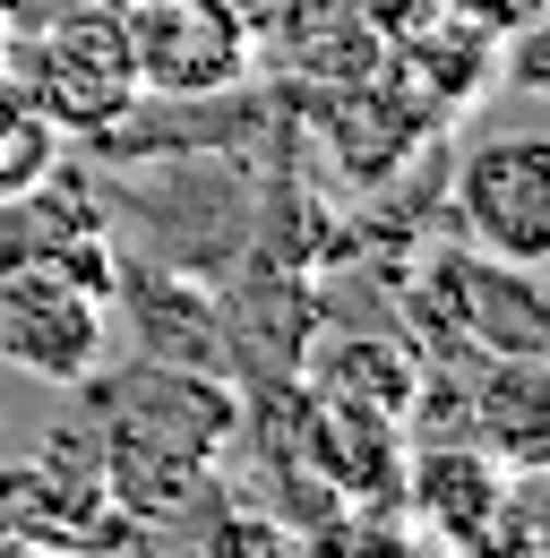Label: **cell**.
<instances>
[{"label": "cell", "mask_w": 550, "mask_h": 558, "mask_svg": "<svg viewBox=\"0 0 550 558\" xmlns=\"http://www.w3.org/2000/svg\"><path fill=\"white\" fill-rule=\"evenodd\" d=\"M0 70L44 104V121L61 138H112L138 112V52H130V9L121 0H77L61 17L9 35Z\"/></svg>", "instance_id": "obj_1"}, {"label": "cell", "mask_w": 550, "mask_h": 558, "mask_svg": "<svg viewBox=\"0 0 550 558\" xmlns=\"http://www.w3.org/2000/svg\"><path fill=\"white\" fill-rule=\"evenodd\" d=\"M112 292L121 267H77V258L0 267V361L44 387H86L112 352Z\"/></svg>", "instance_id": "obj_2"}, {"label": "cell", "mask_w": 550, "mask_h": 558, "mask_svg": "<svg viewBox=\"0 0 550 558\" xmlns=\"http://www.w3.org/2000/svg\"><path fill=\"white\" fill-rule=\"evenodd\" d=\"M456 232L474 258L550 267V130H490L456 163Z\"/></svg>", "instance_id": "obj_3"}, {"label": "cell", "mask_w": 550, "mask_h": 558, "mask_svg": "<svg viewBox=\"0 0 550 558\" xmlns=\"http://www.w3.org/2000/svg\"><path fill=\"white\" fill-rule=\"evenodd\" d=\"M121 9H130L138 95L206 104V95H232L259 70V35L232 0H121Z\"/></svg>", "instance_id": "obj_4"}, {"label": "cell", "mask_w": 550, "mask_h": 558, "mask_svg": "<svg viewBox=\"0 0 550 558\" xmlns=\"http://www.w3.org/2000/svg\"><path fill=\"white\" fill-rule=\"evenodd\" d=\"M396 498H405V524L421 533V542L490 550V533H499V498H507V464L481 456L474 438H439V447L405 456Z\"/></svg>", "instance_id": "obj_5"}, {"label": "cell", "mask_w": 550, "mask_h": 558, "mask_svg": "<svg viewBox=\"0 0 550 558\" xmlns=\"http://www.w3.org/2000/svg\"><path fill=\"white\" fill-rule=\"evenodd\" d=\"M241 404L224 387H206L199 369H138L104 396V429L112 438H146V447H172V456H224Z\"/></svg>", "instance_id": "obj_6"}, {"label": "cell", "mask_w": 550, "mask_h": 558, "mask_svg": "<svg viewBox=\"0 0 550 558\" xmlns=\"http://www.w3.org/2000/svg\"><path fill=\"white\" fill-rule=\"evenodd\" d=\"M465 438L507 473L550 464V361L542 352H481L465 378Z\"/></svg>", "instance_id": "obj_7"}, {"label": "cell", "mask_w": 550, "mask_h": 558, "mask_svg": "<svg viewBox=\"0 0 550 558\" xmlns=\"http://www.w3.org/2000/svg\"><path fill=\"white\" fill-rule=\"evenodd\" d=\"M387 77L405 86L430 121H465L481 95L499 86V35H481L474 17L439 9L430 26H412L405 44H387Z\"/></svg>", "instance_id": "obj_8"}, {"label": "cell", "mask_w": 550, "mask_h": 558, "mask_svg": "<svg viewBox=\"0 0 550 558\" xmlns=\"http://www.w3.org/2000/svg\"><path fill=\"white\" fill-rule=\"evenodd\" d=\"M95 533H130V515L112 498L61 489L35 456L0 464V550H17V542H95Z\"/></svg>", "instance_id": "obj_9"}, {"label": "cell", "mask_w": 550, "mask_h": 558, "mask_svg": "<svg viewBox=\"0 0 550 558\" xmlns=\"http://www.w3.org/2000/svg\"><path fill=\"white\" fill-rule=\"evenodd\" d=\"M275 52L310 77V86H352V77H370L387 61V44H379L344 0H310L301 17H284V26H275Z\"/></svg>", "instance_id": "obj_10"}, {"label": "cell", "mask_w": 550, "mask_h": 558, "mask_svg": "<svg viewBox=\"0 0 550 558\" xmlns=\"http://www.w3.org/2000/svg\"><path fill=\"white\" fill-rule=\"evenodd\" d=\"M319 396H344V404L412 421V404H421V361L396 352V344H336V361H319Z\"/></svg>", "instance_id": "obj_11"}, {"label": "cell", "mask_w": 550, "mask_h": 558, "mask_svg": "<svg viewBox=\"0 0 550 558\" xmlns=\"http://www.w3.org/2000/svg\"><path fill=\"white\" fill-rule=\"evenodd\" d=\"M61 146L69 138L44 121V104L0 70V198H17V190H35L44 172H61Z\"/></svg>", "instance_id": "obj_12"}, {"label": "cell", "mask_w": 550, "mask_h": 558, "mask_svg": "<svg viewBox=\"0 0 550 558\" xmlns=\"http://www.w3.org/2000/svg\"><path fill=\"white\" fill-rule=\"evenodd\" d=\"M499 86H516L525 104H550V0H534L499 35Z\"/></svg>", "instance_id": "obj_13"}, {"label": "cell", "mask_w": 550, "mask_h": 558, "mask_svg": "<svg viewBox=\"0 0 550 558\" xmlns=\"http://www.w3.org/2000/svg\"><path fill=\"white\" fill-rule=\"evenodd\" d=\"M490 550H550V464L507 473V498H499V533H490Z\"/></svg>", "instance_id": "obj_14"}, {"label": "cell", "mask_w": 550, "mask_h": 558, "mask_svg": "<svg viewBox=\"0 0 550 558\" xmlns=\"http://www.w3.org/2000/svg\"><path fill=\"white\" fill-rule=\"evenodd\" d=\"M344 9H352V17H361V26L379 35V44H405L412 26H430V17L447 9V0H344Z\"/></svg>", "instance_id": "obj_15"}, {"label": "cell", "mask_w": 550, "mask_h": 558, "mask_svg": "<svg viewBox=\"0 0 550 558\" xmlns=\"http://www.w3.org/2000/svg\"><path fill=\"white\" fill-rule=\"evenodd\" d=\"M447 9H456V17H474L481 35H507V26H516L534 0H447Z\"/></svg>", "instance_id": "obj_16"}, {"label": "cell", "mask_w": 550, "mask_h": 558, "mask_svg": "<svg viewBox=\"0 0 550 558\" xmlns=\"http://www.w3.org/2000/svg\"><path fill=\"white\" fill-rule=\"evenodd\" d=\"M232 9H241V17H250V35H259V44H267L275 26H284V17H301V9H310V0H232Z\"/></svg>", "instance_id": "obj_17"}, {"label": "cell", "mask_w": 550, "mask_h": 558, "mask_svg": "<svg viewBox=\"0 0 550 558\" xmlns=\"http://www.w3.org/2000/svg\"><path fill=\"white\" fill-rule=\"evenodd\" d=\"M61 9H77V0H0V26L26 35V26H44V17H61Z\"/></svg>", "instance_id": "obj_18"}, {"label": "cell", "mask_w": 550, "mask_h": 558, "mask_svg": "<svg viewBox=\"0 0 550 558\" xmlns=\"http://www.w3.org/2000/svg\"><path fill=\"white\" fill-rule=\"evenodd\" d=\"M0 52H9V26H0Z\"/></svg>", "instance_id": "obj_19"}]
</instances>
